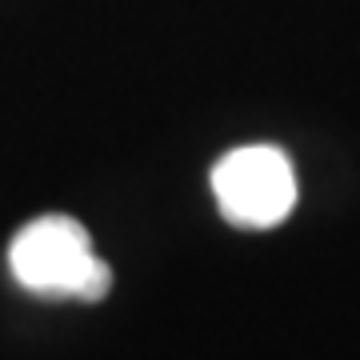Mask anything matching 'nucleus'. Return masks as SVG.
Returning <instances> with one entry per match:
<instances>
[{"instance_id": "f03ea898", "label": "nucleus", "mask_w": 360, "mask_h": 360, "mask_svg": "<svg viewBox=\"0 0 360 360\" xmlns=\"http://www.w3.org/2000/svg\"><path fill=\"white\" fill-rule=\"evenodd\" d=\"M212 193L220 212L245 229H272L296 205V172L272 144L232 148L212 168Z\"/></svg>"}, {"instance_id": "f257e3e1", "label": "nucleus", "mask_w": 360, "mask_h": 360, "mask_svg": "<svg viewBox=\"0 0 360 360\" xmlns=\"http://www.w3.org/2000/svg\"><path fill=\"white\" fill-rule=\"evenodd\" d=\"M8 269L28 292L104 300L112 288V269L96 257L89 229L72 217H40L13 236Z\"/></svg>"}]
</instances>
